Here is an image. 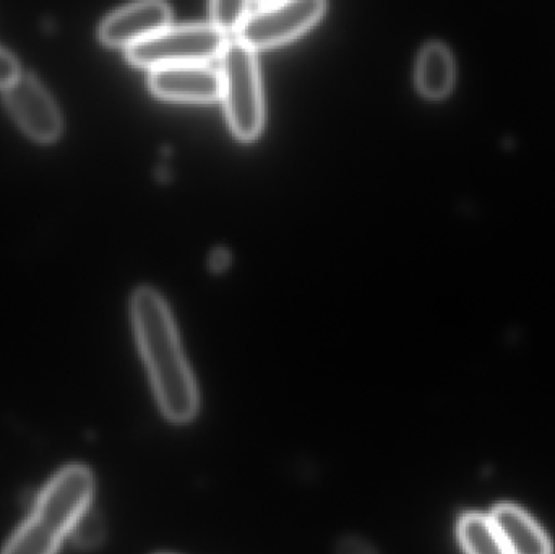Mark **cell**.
<instances>
[{"label": "cell", "mask_w": 555, "mask_h": 554, "mask_svg": "<svg viewBox=\"0 0 555 554\" xmlns=\"http://www.w3.org/2000/svg\"><path fill=\"white\" fill-rule=\"evenodd\" d=\"M132 319L162 412L172 423H189L198 412V390L168 302L152 286L132 296Z\"/></svg>", "instance_id": "1"}, {"label": "cell", "mask_w": 555, "mask_h": 554, "mask_svg": "<svg viewBox=\"0 0 555 554\" xmlns=\"http://www.w3.org/2000/svg\"><path fill=\"white\" fill-rule=\"evenodd\" d=\"M93 475L72 465L44 488L31 516L16 530L2 554H55L62 540L70 537L93 498Z\"/></svg>", "instance_id": "2"}, {"label": "cell", "mask_w": 555, "mask_h": 554, "mask_svg": "<svg viewBox=\"0 0 555 554\" xmlns=\"http://www.w3.org/2000/svg\"><path fill=\"white\" fill-rule=\"evenodd\" d=\"M221 96L231 129L253 140L263 126V96L256 51L240 38L228 39L221 54Z\"/></svg>", "instance_id": "3"}, {"label": "cell", "mask_w": 555, "mask_h": 554, "mask_svg": "<svg viewBox=\"0 0 555 554\" xmlns=\"http://www.w3.org/2000/svg\"><path fill=\"white\" fill-rule=\"evenodd\" d=\"M227 35L211 23L169 25L156 35L127 48V59L150 70L165 65L207 64L223 54Z\"/></svg>", "instance_id": "4"}, {"label": "cell", "mask_w": 555, "mask_h": 554, "mask_svg": "<svg viewBox=\"0 0 555 554\" xmlns=\"http://www.w3.org/2000/svg\"><path fill=\"white\" fill-rule=\"evenodd\" d=\"M323 10V0H287L253 5L237 31V38L254 51L280 44L309 28Z\"/></svg>", "instance_id": "5"}, {"label": "cell", "mask_w": 555, "mask_h": 554, "mask_svg": "<svg viewBox=\"0 0 555 554\" xmlns=\"http://www.w3.org/2000/svg\"><path fill=\"white\" fill-rule=\"evenodd\" d=\"M5 101L16 123L36 142L51 143L61 136V114L48 91L31 75H18L5 88Z\"/></svg>", "instance_id": "6"}, {"label": "cell", "mask_w": 555, "mask_h": 554, "mask_svg": "<svg viewBox=\"0 0 555 554\" xmlns=\"http://www.w3.org/2000/svg\"><path fill=\"white\" fill-rule=\"evenodd\" d=\"M149 81L152 90L166 100L201 103L221 96L220 70L205 62L152 68Z\"/></svg>", "instance_id": "7"}, {"label": "cell", "mask_w": 555, "mask_h": 554, "mask_svg": "<svg viewBox=\"0 0 555 554\" xmlns=\"http://www.w3.org/2000/svg\"><path fill=\"white\" fill-rule=\"evenodd\" d=\"M171 22V7L162 0H146L111 13L100 28L101 41L109 46H130L156 35Z\"/></svg>", "instance_id": "8"}, {"label": "cell", "mask_w": 555, "mask_h": 554, "mask_svg": "<svg viewBox=\"0 0 555 554\" xmlns=\"http://www.w3.org/2000/svg\"><path fill=\"white\" fill-rule=\"evenodd\" d=\"M489 517L507 554H553V545L546 533L520 507L499 504Z\"/></svg>", "instance_id": "9"}, {"label": "cell", "mask_w": 555, "mask_h": 554, "mask_svg": "<svg viewBox=\"0 0 555 554\" xmlns=\"http://www.w3.org/2000/svg\"><path fill=\"white\" fill-rule=\"evenodd\" d=\"M452 54L442 42H429L424 46L417 59L416 81L421 93L429 98H440L449 93L453 83Z\"/></svg>", "instance_id": "10"}, {"label": "cell", "mask_w": 555, "mask_h": 554, "mask_svg": "<svg viewBox=\"0 0 555 554\" xmlns=\"http://www.w3.org/2000/svg\"><path fill=\"white\" fill-rule=\"evenodd\" d=\"M459 539L466 554H507L491 517L469 513L460 519Z\"/></svg>", "instance_id": "11"}, {"label": "cell", "mask_w": 555, "mask_h": 554, "mask_svg": "<svg viewBox=\"0 0 555 554\" xmlns=\"http://www.w3.org/2000/svg\"><path fill=\"white\" fill-rule=\"evenodd\" d=\"M253 9V3L244 0H214L210 2L211 25L217 26L221 33L240 31L244 20Z\"/></svg>", "instance_id": "12"}, {"label": "cell", "mask_w": 555, "mask_h": 554, "mask_svg": "<svg viewBox=\"0 0 555 554\" xmlns=\"http://www.w3.org/2000/svg\"><path fill=\"white\" fill-rule=\"evenodd\" d=\"M70 537L75 545L80 546V549H96L104 539L103 519H101L100 514L88 507L72 529Z\"/></svg>", "instance_id": "13"}, {"label": "cell", "mask_w": 555, "mask_h": 554, "mask_svg": "<svg viewBox=\"0 0 555 554\" xmlns=\"http://www.w3.org/2000/svg\"><path fill=\"white\" fill-rule=\"evenodd\" d=\"M20 75L18 64L9 52L0 49V88L5 90Z\"/></svg>", "instance_id": "14"}, {"label": "cell", "mask_w": 555, "mask_h": 554, "mask_svg": "<svg viewBox=\"0 0 555 554\" xmlns=\"http://www.w3.org/2000/svg\"><path fill=\"white\" fill-rule=\"evenodd\" d=\"M336 554H375L374 549L361 539H345L339 542Z\"/></svg>", "instance_id": "15"}, {"label": "cell", "mask_w": 555, "mask_h": 554, "mask_svg": "<svg viewBox=\"0 0 555 554\" xmlns=\"http://www.w3.org/2000/svg\"><path fill=\"white\" fill-rule=\"evenodd\" d=\"M228 259H230V257H228L227 250H215V253L211 254V267L217 270L224 269V266L228 263Z\"/></svg>", "instance_id": "16"}]
</instances>
